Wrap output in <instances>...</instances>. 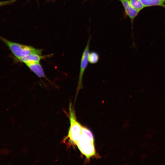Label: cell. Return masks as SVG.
Wrapping results in <instances>:
<instances>
[{
  "label": "cell",
  "instance_id": "obj_1",
  "mask_svg": "<svg viewBox=\"0 0 165 165\" xmlns=\"http://www.w3.org/2000/svg\"><path fill=\"white\" fill-rule=\"evenodd\" d=\"M75 145L87 160L97 156L93 135L86 127L82 126L81 134Z\"/></svg>",
  "mask_w": 165,
  "mask_h": 165
},
{
  "label": "cell",
  "instance_id": "obj_2",
  "mask_svg": "<svg viewBox=\"0 0 165 165\" xmlns=\"http://www.w3.org/2000/svg\"><path fill=\"white\" fill-rule=\"evenodd\" d=\"M0 39L8 48L14 57L18 60L30 54H42V50L34 47L10 41L0 36Z\"/></svg>",
  "mask_w": 165,
  "mask_h": 165
},
{
  "label": "cell",
  "instance_id": "obj_3",
  "mask_svg": "<svg viewBox=\"0 0 165 165\" xmlns=\"http://www.w3.org/2000/svg\"><path fill=\"white\" fill-rule=\"evenodd\" d=\"M70 106V126L66 138L68 139L72 144L75 145L81 134L83 126L77 121L71 105Z\"/></svg>",
  "mask_w": 165,
  "mask_h": 165
},
{
  "label": "cell",
  "instance_id": "obj_4",
  "mask_svg": "<svg viewBox=\"0 0 165 165\" xmlns=\"http://www.w3.org/2000/svg\"><path fill=\"white\" fill-rule=\"evenodd\" d=\"M91 38V37H89L86 46L82 52L81 56L79 79L76 93V97L77 96L80 90L82 89L83 87L82 83L83 77L85 71L89 63L88 60V56L89 53V47Z\"/></svg>",
  "mask_w": 165,
  "mask_h": 165
},
{
  "label": "cell",
  "instance_id": "obj_5",
  "mask_svg": "<svg viewBox=\"0 0 165 165\" xmlns=\"http://www.w3.org/2000/svg\"><path fill=\"white\" fill-rule=\"evenodd\" d=\"M51 55L42 56L38 54L33 53L29 54L19 59L18 61L25 64L30 63L40 62L42 59L50 57Z\"/></svg>",
  "mask_w": 165,
  "mask_h": 165
},
{
  "label": "cell",
  "instance_id": "obj_6",
  "mask_svg": "<svg viewBox=\"0 0 165 165\" xmlns=\"http://www.w3.org/2000/svg\"><path fill=\"white\" fill-rule=\"evenodd\" d=\"M127 16L133 21L138 15L139 11L133 8L130 4L129 0H123L121 1Z\"/></svg>",
  "mask_w": 165,
  "mask_h": 165
},
{
  "label": "cell",
  "instance_id": "obj_7",
  "mask_svg": "<svg viewBox=\"0 0 165 165\" xmlns=\"http://www.w3.org/2000/svg\"><path fill=\"white\" fill-rule=\"evenodd\" d=\"M25 64L38 77L46 78L43 68L39 62L27 63Z\"/></svg>",
  "mask_w": 165,
  "mask_h": 165
},
{
  "label": "cell",
  "instance_id": "obj_8",
  "mask_svg": "<svg viewBox=\"0 0 165 165\" xmlns=\"http://www.w3.org/2000/svg\"><path fill=\"white\" fill-rule=\"evenodd\" d=\"M144 7L159 6L165 8V4L161 0H140Z\"/></svg>",
  "mask_w": 165,
  "mask_h": 165
},
{
  "label": "cell",
  "instance_id": "obj_9",
  "mask_svg": "<svg viewBox=\"0 0 165 165\" xmlns=\"http://www.w3.org/2000/svg\"><path fill=\"white\" fill-rule=\"evenodd\" d=\"M99 59V55L98 53L95 51L89 52L88 56L89 62L92 64L97 63Z\"/></svg>",
  "mask_w": 165,
  "mask_h": 165
},
{
  "label": "cell",
  "instance_id": "obj_10",
  "mask_svg": "<svg viewBox=\"0 0 165 165\" xmlns=\"http://www.w3.org/2000/svg\"><path fill=\"white\" fill-rule=\"evenodd\" d=\"M129 2L133 8L139 12L144 8L140 0H129Z\"/></svg>",
  "mask_w": 165,
  "mask_h": 165
},
{
  "label": "cell",
  "instance_id": "obj_11",
  "mask_svg": "<svg viewBox=\"0 0 165 165\" xmlns=\"http://www.w3.org/2000/svg\"><path fill=\"white\" fill-rule=\"evenodd\" d=\"M16 1V0H10L5 1H0V7L12 4Z\"/></svg>",
  "mask_w": 165,
  "mask_h": 165
},
{
  "label": "cell",
  "instance_id": "obj_12",
  "mask_svg": "<svg viewBox=\"0 0 165 165\" xmlns=\"http://www.w3.org/2000/svg\"><path fill=\"white\" fill-rule=\"evenodd\" d=\"M163 2H165V0H161Z\"/></svg>",
  "mask_w": 165,
  "mask_h": 165
},
{
  "label": "cell",
  "instance_id": "obj_13",
  "mask_svg": "<svg viewBox=\"0 0 165 165\" xmlns=\"http://www.w3.org/2000/svg\"><path fill=\"white\" fill-rule=\"evenodd\" d=\"M118 0L120 1H123V0Z\"/></svg>",
  "mask_w": 165,
  "mask_h": 165
},
{
  "label": "cell",
  "instance_id": "obj_14",
  "mask_svg": "<svg viewBox=\"0 0 165 165\" xmlns=\"http://www.w3.org/2000/svg\"></svg>",
  "mask_w": 165,
  "mask_h": 165
}]
</instances>
